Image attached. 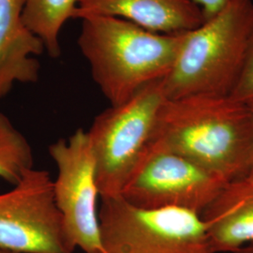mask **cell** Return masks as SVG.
I'll return each instance as SVG.
<instances>
[{
  "label": "cell",
  "mask_w": 253,
  "mask_h": 253,
  "mask_svg": "<svg viewBox=\"0 0 253 253\" xmlns=\"http://www.w3.org/2000/svg\"><path fill=\"white\" fill-rule=\"evenodd\" d=\"M151 144L198 164L226 182L246 177L253 153V109L231 96L165 100Z\"/></svg>",
  "instance_id": "cell-1"
},
{
  "label": "cell",
  "mask_w": 253,
  "mask_h": 253,
  "mask_svg": "<svg viewBox=\"0 0 253 253\" xmlns=\"http://www.w3.org/2000/svg\"><path fill=\"white\" fill-rule=\"evenodd\" d=\"M81 21L78 46L93 80L112 106L164 79L172 70L184 34L157 33L112 16Z\"/></svg>",
  "instance_id": "cell-2"
},
{
  "label": "cell",
  "mask_w": 253,
  "mask_h": 253,
  "mask_svg": "<svg viewBox=\"0 0 253 253\" xmlns=\"http://www.w3.org/2000/svg\"><path fill=\"white\" fill-rule=\"evenodd\" d=\"M253 24V0H231L199 27L184 32L172 70L163 79L166 100L231 96L243 71Z\"/></svg>",
  "instance_id": "cell-3"
},
{
  "label": "cell",
  "mask_w": 253,
  "mask_h": 253,
  "mask_svg": "<svg viewBox=\"0 0 253 253\" xmlns=\"http://www.w3.org/2000/svg\"><path fill=\"white\" fill-rule=\"evenodd\" d=\"M163 80L142 87L128 100L102 111L87 130L101 199L119 196L149 145L164 100Z\"/></svg>",
  "instance_id": "cell-4"
},
{
  "label": "cell",
  "mask_w": 253,
  "mask_h": 253,
  "mask_svg": "<svg viewBox=\"0 0 253 253\" xmlns=\"http://www.w3.org/2000/svg\"><path fill=\"white\" fill-rule=\"evenodd\" d=\"M104 253H214L199 214L181 208H137L121 196L101 199Z\"/></svg>",
  "instance_id": "cell-5"
},
{
  "label": "cell",
  "mask_w": 253,
  "mask_h": 253,
  "mask_svg": "<svg viewBox=\"0 0 253 253\" xmlns=\"http://www.w3.org/2000/svg\"><path fill=\"white\" fill-rule=\"evenodd\" d=\"M227 183L180 155L149 143L119 196L137 208H181L202 215Z\"/></svg>",
  "instance_id": "cell-6"
},
{
  "label": "cell",
  "mask_w": 253,
  "mask_h": 253,
  "mask_svg": "<svg viewBox=\"0 0 253 253\" xmlns=\"http://www.w3.org/2000/svg\"><path fill=\"white\" fill-rule=\"evenodd\" d=\"M53 178L32 168L0 193V249L13 253H74L55 206Z\"/></svg>",
  "instance_id": "cell-7"
},
{
  "label": "cell",
  "mask_w": 253,
  "mask_h": 253,
  "mask_svg": "<svg viewBox=\"0 0 253 253\" xmlns=\"http://www.w3.org/2000/svg\"><path fill=\"white\" fill-rule=\"evenodd\" d=\"M57 168L53 182L55 206L73 247L84 253H104L101 244L97 200L100 196L96 162L87 130L77 128L67 140L49 146Z\"/></svg>",
  "instance_id": "cell-8"
},
{
  "label": "cell",
  "mask_w": 253,
  "mask_h": 253,
  "mask_svg": "<svg viewBox=\"0 0 253 253\" xmlns=\"http://www.w3.org/2000/svg\"><path fill=\"white\" fill-rule=\"evenodd\" d=\"M90 16L125 19L163 34L190 31L206 20L193 0H78L73 19Z\"/></svg>",
  "instance_id": "cell-9"
},
{
  "label": "cell",
  "mask_w": 253,
  "mask_h": 253,
  "mask_svg": "<svg viewBox=\"0 0 253 253\" xmlns=\"http://www.w3.org/2000/svg\"><path fill=\"white\" fill-rule=\"evenodd\" d=\"M26 0H0V99L16 84L39 81L42 42L24 21Z\"/></svg>",
  "instance_id": "cell-10"
},
{
  "label": "cell",
  "mask_w": 253,
  "mask_h": 253,
  "mask_svg": "<svg viewBox=\"0 0 253 253\" xmlns=\"http://www.w3.org/2000/svg\"><path fill=\"white\" fill-rule=\"evenodd\" d=\"M201 217L214 253L253 243V178L228 182Z\"/></svg>",
  "instance_id": "cell-11"
},
{
  "label": "cell",
  "mask_w": 253,
  "mask_h": 253,
  "mask_svg": "<svg viewBox=\"0 0 253 253\" xmlns=\"http://www.w3.org/2000/svg\"><path fill=\"white\" fill-rule=\"evenodd\" d=\"M78 0H26L24 21L43 43L52 58L61 54L60 32L73 19Z\"/></svg>",
  "instance_id": "cell-12"
},
{
  "label": "cell",
  "mask_w": 253,
  "mask_h": 253,
  "mask_svg": "<svg viewBox=\"0 0 253 253\" xmlns=\"http://www.w3.org/2000/svg\"><path fill=\"white\" fill-rule=\"evenodd\" d=\"M32 168L31 145L10 119L0 112V178L13 186Z\"/></svg>",
  "instance_id": "cell-13"
},
{
  "label": "cell",
  "mask_w": 253,
  "mask_h": 253,
  "mask_svg": "<svg viewBox=\"0 0 253 253\" xmlns=\"http://www.w3.org/2000/svg\"><path fill=\"white\" fill-rule=\"evenodd\" d=\"M231 97L245 104H253V24L249 37L243 71Z\"/></svg>",
  "instance_id": "cell-14"
},
{
  "label": "cell",
  "mask_w": 253,
  "mask_h": 253,
  "mask_svg": "<svg viewBox=\"0 0 253 253\" xmlns=\"http://www.w3.org/2000/svg\"><path fill=\"white\" fill-rule=\"evenodd\" d=\"M203 10L206 19L210 18L223 9L231 0H193Z\"/></svg>",
  "instance_id": "cell-15"
},
{
  "label": "cell",
  "mask_w": 253,
  "mask_h": 253,
  "mask_svg": "<svg viewBox=\"0 0 253 253\" xmlns=\"http://www.w3.org/2000/svg\"><path fill=\"white\" fill-rule=\"evenodd\" d=\"M234 253H253V243L244 246Z\"/></svg>",
  "instance_id": "cell-16"
},
{
  "label": "cell",
  "mask_w": 253,
  "mask_h": 253,
  "mask_svg": "<svg viewBox=\"0 0 253 253\" xmlns=\"http://www.w3.org/2000/svg\"><path fill=\"white\" fill-rule=\"evenodd\" d=\"M251 107L253 109V105H251ZM248 177H250V178H253V157H252V162H251V167H250V171H249V173H248V175H247Z\"/></svg>",
  "instance_id": "cell-17"
},
{
  "label": "cell",
  "mask_w": 253,
  "mask_h": 253,
  "mask_svg": "<svg viewBox=\"0 0 253 253\" xmlns=\"http://www.w3.org/2000/svg\"><path fill=\"white\" fill-rule=\"evenodd\" d=\"M0 253H9V252H7V251H4V250H1V249H0Z\"/></svg>",
  "instance_id": "cell-18"
}]
</instances>
